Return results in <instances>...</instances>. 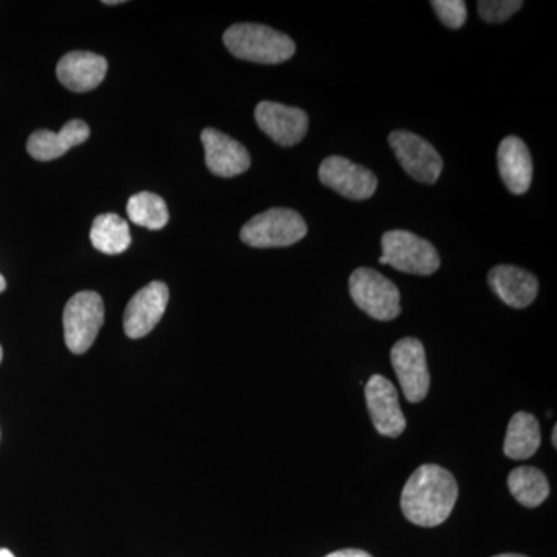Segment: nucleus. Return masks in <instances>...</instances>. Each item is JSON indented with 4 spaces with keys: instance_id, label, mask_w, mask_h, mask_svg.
Returning <instances> with one entry per match:
<instances>
[{
    "instance_id": "1",
    "label": "nucleus",
    "mask_w": 557,
    "mask_h": 557,
    "mask_svg": "<svg viewBox=\"0 0 557 557\" xmlns=\"http://www.w3.org/2000/svg\"><path fill=\"white\" fill-rule=\"evenodd\" d=\"M457 497V482L448 469L423 465L403 487L401 511L413 525L438 527L449 518Z\"/></svg>"
},
{
    "instance_id": "2",
    "label": "nucleus",
    "mask_w": 557,
    "mask_h": 557,
    "mask_svg": "<svg viewBox=\"0 0 557 557\" xmlns=\"http://www.w3.org/2000/svg\"><path fill=\"white\" fill-rule=\"evenodd\" d=\"M226 49L239 60L258 64H282L296 53L295 40L260 24H236L223 35Z\"/></svg>"
},
{
    "instance_id": "3",
    "label": "nucleus",
    "mask_w": 557,
    "mask_h": 557,
    "mask_svg": "<svg viewBox=\"0 0 557 557\" xmlns=\"http://www.w3.org/2000/svg\"><path fill=\"white\" fill-rule=\"evenodd\" d=\"M307 223L299 212L273 208L249 220L240 231V239L252 248H284L307 236Z\"/></svg>"
},
{
    "instance_id": "4",
    "label": "nucleus",
    "mask_w": 557,
    "mask_h": 557,
    "mask_svg": "<svg viewBox=\"0 0 557 557\" xmlns=\"http://www.w3.org/2000/svg\"><path fill=\"white\" fill-rule=\"evenodd\" d=\"M381 248L383 255L380 263L394 267L403 273L431 276L442 263L437 248L409 231H387L381 239Z\"/></svg>"
},
{
    "instance_id": "5",
    "label": "nucleus",
    "mask_w": 557,
    "mask_h": 557,
    "mask_svg": "<svg viewBox=\"0 0 557 557\" xmlns=\"http://www.w3.org/2000/svg\"><path fill=\"white\" fill-rule=\"evenodd\" d=\"M350 296L359 309L376 321H392L401 313V296L397 285L376 270L362 269L351 273Z\"/></svg>"
},
{
    "instance_id": "6",
    "label": "nucleus",
    "mask_w": 557,
    "mask_h": 557,
    "mask_svg": "<svg viewBox=\"0 0 557 557\" xmlns=\"http://www.w3.org/2000/svg\"><path fill=\"white\" fill-rule=\"evenodd\" d=\"M64 338L69 350L75 355L86 354L102 324H104V302L98 293L79 292L65 306Z\"/></svg>"
},
{
    "instance_id": "7",
    "label": "nucleus",
    "mask_w": 557,
    "mask_h": 557,
    "mask_svg": "<svg viewBox=\"0 0 557 557\" xmlns=\"http://www.w3.org/2000/svg\"><path fill=\"white\" fill-rule=\"evenodd\" d=\"M388 145L403 170L424 185H434L443 171V160L426 139L408 131H394L388 135Z\"/></svg>"
},
{
    "instance_id": "8",
    "label": "nucleus",
    "mask_w": 557,
    "mask_h": 557,
    "mask_svg": "<svg viewBox=\"0 0 557 557\" xmlns=\"http://www.w3.org/2000/svg\"><path fill=\"white\" fill-rule=\"evenodd\" d=\"M391 361L406 399L409 403L423 401L431 386L423 344L416 338L399 339L392 347Z\"/></svg>"
},
{
    "instance_id": "9",
    "label": "nucleus",
    "mask_w": 557,
    "mask_h": 557,
    "mask_svg": "<svg viewBox=\"0 0 557 557\" xmlns=\"http://www.w3.org/2000/svg\"><path fill=\"white\" fill-rule=\"evenodd\" d=\"M319 180L339 196L357 201L370 199L379 188V178L372 171L338 156L322 161Z\"/></svg>"
},
{
    "instance_id": "10",
    "label": "nucleus",
    "mask_w": 557,
    "mask_h": 557,
    "mask_svg": "<svg viewBox=\"0 0 557 557\" xmlns=\"http://www.w3.org/2000/svg\"><path fill=\"white\" fill-rule=\"evenodd\" d=\"M170 302V288L164 282H150L135 293L124 311V333L131 339L145 338L163 318Z\"/></svg>"
},
{
    "instance_id": "11",
    "label": "nucleus",
    "mask_w": 557,
    "mask_h": 557,
    "mask_svg": "<svg viewBox=\"0 0 557 557\" xmlns=\"http://www.w3.org/2000/svg\"><path fill=\"white\" fill-rule=\"evenodd\" d=\"M255 116L260 131L284 148L298 145L309 131V115L302 109L281 102H259Z\"/></svg>"
},
{
    "instance_id": "12",
    "label": "nucleus",
    "mask_w": 557,
    "mask_h": 557,
    "mask_svg": "<svg viewBox=\"0 0 557 557\" xmlns=\"http://www.w3.org/2000/svg\"><path fill=\"white\" fill-rule=\"evenodd\" d=\"M364 394L376 432L384 437H399L406 429V417L399 408L398 392L394 384L384 376L373 375L366 384Z\"/></svg>"
},
{
    "instance_id": "13",
    "label": "nucleus",
    "mask_w": 557,
    "mask_h": 557,
    "mask_svg": "<svg viewBox=\"0 0 557 557\" xmlns=\"http://www.w3.org/2000/svg\"><path fill=\"white\" fill-rule=\"evenodd\" d=\"M201 143L208 170L218 177H237L251 166V157L247 148L230 135L208 127L201 132Z\"/></svg>"
},
{
    "instance_id": "14",
    "label": "nucleus",
    "mask_w": 557,
    "mask_h": 557,
    "mask_svg": "<svg viewBox=\"0 0 557 557\" xmlns=\"http://www.w3.org/2000/svg\"><path fill=\"white\" fill-rule=\"evenodd\" d=\"M108 73L106 58L90 51H72L58 62L57 75L62 86L76 94L97 89Z\"/></svg>"
},
{
    "instance_id": "15",
    "label": "nucleus",
    "mask_w": 557,
    "mask_h": 557,
    "mask_svg": "<svg viewBox=\"0 0 557 557\" xmlns=\"http://www.w3.org/2000/svg\"><path fill=\"white\" fill-rule=\"evenodd\" d=\"M487 284L512 309L531 306L539 292L537 277L512 265L494 267L487 274Z\"/></svg>"
},
{
    "instance_id": "16",
    "label": "nucleus",
    "mask_w": 557,
    "mask_h": 557,
    "mask_svg": "<svg viewBox=\"0 0 557 557\" xmlns=\"http://www.w3.org/2000/svg\"><path fill=\"white\" fill-rule=\"evenodd\" d=\"M498 172L509 193L522 196L533 180V159L525 143L519 137H507L497 150Z\"/></svg>"
},
{
    "instance_id": "17",
    "label": "nucleus",
    "mask_w": 557,
    "mask_h": 557,
    "mask_svg": "<svg viewBox=\"0 0 557 557\" xmlns=\"http://www.w3.org/2000/svg\"><path fill=\"white\" fill-rule=\"evenodd\" d=\"M89 137V126L84 121L72 120L58 134L47 129L36 131L28 138L27 150L35 160H57L75 146L86 143Z\"/></svg>"
},
{
    "instance_id": "18",
    "label": "nucleus",
    "mask_w": 557,
    "mask_h": 557,
    "mask_svg": "<svg viewBox=\"0 0 557 557\" xmlns=\"http://www.w3.org/2000/svg\"><path fill=\"white\" fill-rule=\"evenodd\" d=\"M541 440V424L536 417L527 412L515 413L505 437V454L512 460H527L537 453Z\"/></svg>"
},
{
    "instance_id": "19",
    "label": "nucleus",
    "mask_w": 557,
    "mask_h": 557,
    "mask_svg": "<svg viewBox=\"0 0 557 557\" xmlns=\"http://www.w3.org/2000/svg\"><path fill=\"white\" fill-rule=\"evenodd\" d=\"M90 242L102 255H121L132 244L129 225L126 220L112 212L98 215L91 225Z\"/></svg>"
},
{
    "instance_id": "20",
    "label": "nucleus",
    "mask_w": 557,
    "mask_h": 557,
    "mask_svg": "<svg viewBox=\"0 0 557 557\" xmlns=\"http://www.w3.org/2000/svg\"><path fill=\"white\" fill-rule=\"evenodd\" d=\"M509 493L527 508H536L547 500L548 480L544 472L533 467L512 469L508 475Z\"/></svg>"
},
{
    "instance_id": "21",
    "label": "nucleus",
    "mask_w": 557,
    "mask_h": 557,
    "mask_svg": "<svg viewBox=\"0 0 557 557\" xmlns=\"http://www.w3.org/2000/svg\"><path fill=\"white\" fill-rule=\"evenodd\" d=\"M127 215L135 225L152 231L163 230L170 222L166 201L152 193H138L127 201Z\"/></svg>"
},
{
    "instance_id": "22",
    "label": "nucleus",
    "mask_w": 557,
    "mask_h": 557,
    "mask_svg": "<svg viewBox=\"0 0 557 557\" xmlns=\"http://www.w3.org/2000/svg\"><path fill=\"white\" fill-rule=\"evenodd\" d=\"M482 20L490 24H500L515 16L523 7L522 0H480L478 3Z\"/></svg>"
},
{
    "instance_id": "23",
    "label": "nucleus",
    "mask_w": 557,
    "mask_h": 557,
    "mask_svg": "<svg viewBox=\"0 0 557 557\" xmlns=\"http://www.w3.org/2000/svg\"><path fill=\"white\" fill-rule=\"evenodd\" d=\"M431 5L434 7L440 21L453 30L463 27L467 22L468 10L463 0H432Z\"/></svg>"
},
{
    "instance_id": "24",
    "label": "nucleus",
    "mask_w": 557,
    "mask_h": 557,
    "mask_svg": "<svg viewBox=\"0 0 557 557\" xmlns=\"http://www.w3.org/2000/svg\"><path fill=\"white\" fill-rule=\"evenodd\" d=\"M325 557H373L369 553L362 552V549L347 548L339 549V552L330 553Z\"/></svg>"
},
{
    "instance_id": "25",
    "label": "nucleus",
    "mask_w": 557,
    "mask_h": 557,
    "mask_svg": "<svg viewBox=\"0 0 557 557\" xmlns=\"http://www.w3.org/2000/svg\"><path fill=\"white\" fill-rule=\"evenodd\" d=\"M0 557H16V556H14L13 553L10 552V549L0 548Z\"/></svg>"
},
{
    "instance_id": "26",
    "label": "nucleus",
    "mask_w": 557,
    "mask_h": 557,
    "mask_svg": "<svg viewBox=\"0 0 557 557\" xmlns=\"http://www.w3.org/2000/svg\"><path fill=\"white\" fill-rule=\"evenodd\" d=\"M104 5H120V3H124L123 0H104Z\"/></svg>"
},
{
    "instance_id": "27",
    "label": "nucleus",
    "mask_w": 557,
    "mask_h": 557,
    "mask_svg": "<svg viewBox=\"0 0 557 557\" xmlns=\"http://www.w3.org/2000/svg\"><path fill=\"white\" fill-rule=\"evenodd\" d=\"M552 442H553V448H557V426H555V429H553Z\"/></svg>"
},
{
    "instance_id": "28",
    "label": "nucleus",
    "mask_w": 557,
    "mask_h": 557,
    "mask_svg": "<svg viewBox=\"0 0 557 557\" xmlns=\"http://www.w3.org/2000/svg\"><path fill=\"white\" fill-rule=\"evenodd\" d=\"M7 288V281L5 277L0 274V293L5 292Z\"/></svg>"
},
{
    "instance_id": "29",
    "label": "nucleus",
    "mask_w": 557,
    "mask_h": 557,
    "mask_svg": "<svg viewBox=\"0 0 557 557\" xmlns=\"http://www.w3.org/2000/svg\"><path fill=\"white\" fill-rule=\"evenodd\" d=\"M494 557H527V556H522V555H512V553H509V555H498V556H494Z\"/></svg>"
},
{
    "instance_id": "30",
    "label": "nucleus",
    "mask_w": 557,
    "mask_h": 557,
    "mask_svg": "<svg viewBox=\"0 0 557 557\" xmlns=\"http://www.w3.org/2000/svg\"><path fill=\"white\" fill-rule=\"evenodd\" d=\"M2 358H3V350H2V347H0V362H2Z\"/></svg>"
}]
</instances>
